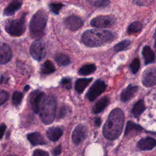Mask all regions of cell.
Masks as SVG:
<instances>
[{
    "mask_svg": "<svg viewBox=\"0 0 156 156\" xmlns=\"http://www.w3.org/2000/svg\"><path fill=\"white\" fill-rule=\"evenodd\" d=\"M124 123V114L120 108L113 109L109 114L105 122L102 133L104 136L108 140L118 138L122 131Z\"/></svg>",
    "mask_w": 156,
    "mask_h": 156,
    "instance_id": "cell-1",
    "label": "cell"
},
{
    "mask_svg": "<svg viewBox=\"0 0 156 156\" xmlns=\"http://www.w3.org/2000/svg\"><path fill=\"white\" fill-rule=\"evenodd\" d=\"M115 39L114 34L107 30L90 29L86 30L82 36V41L90 48L100 47L110 43Z\"/></svg>",
    "mask_w": 156,
    "mask_h": 156,
    "instance_id": "cell-2",
    "label": "cell"
},
{
    "mask_svg": "<svg viewBox=\"0 0 156 156\" xmlns=\"http://www.w3.org/2000/svg\"><path fill=\"white\" fill-rule=\"evenodd\" d=\"M48 15L42 9L38 10L33 15L29 24L30 35L32 38L40 39L44 35Z\"/></svg>",
    "mask_w": 156,
    "mask_h": 156,
    "instance_id": "cell-3",
    "label": "cell"
},
{
    "mask_svg": "<svg viewBox=\"0 0 156 156\" xmlns=\"http://www.w3.org/2000/svg\"><path fill=\"white\" fill-rule=\"evenodd\" d=\"M57 101L53 95L44 96L40 108V117L41 121L49 124L53 122L55 116Z\"/></svg>",
    "mask_w": 156,
    "mask_h": 156,
    "instance_id": "cell-4",
    "label": "cell"
},
{
    "mask_svg": "<svg viewBox=\"0 0 156 156\" xmlns=\"http://www.w3.org/2000/svg\"><path fill=\"white\" fill-rule=\"evenodd\" d=\"M26 16L23 13L18 18L7 21L4 25L5 32L13 37L22 35L26 30Z\"/></svg>",
    "mask_w": 156,
    "mask_h": 156,
    "instance_id": "cell-5",
    "label": "cell"
},
{
    "mask_svg": "<svg viewBox=\"0 0 156 156\" xmlns=\"http://www.w3.org/2000/svg\"><path fill=\"white\" fill-rule=\"evenodd\" d=\"M30 54L34 60H43L47 54L46 47L44 41L41 39L35 40L30 46Z\"/></svg>",
    "mask_w": 156,
    "mask_h": 156,
    "instance_id": "cell-6",
    "label": "cell"
},
{
    "mask_svg": "<svg viewBox=\"0 0 156 156\" xmlns=\"http://www.w3.org/2000/svg\"><path fill=\"white\" fill-rule=\"evenodd\" d=\"M116 21V18L113 15H99L91 20L90 25L98 28H108L113 26Z\"/></svg>",
    "mask_w": 156,
    "mask_h": 156,
    "instance_id": "cell-7",
    "label": "cell"
},
{
    "mask_svg": "<svg viewBox=\"0 0 156 156\" xmlns=\"http://www.w3.org/2000/svg\"><path fill=\"white\" fill-rule=\"evenodd\" d=\"M107 85L102 80H96L88 90L87 97L90 101H94L106 89Z\"/></svg>",
    "mask_w": 156,
    "mask_h": 156,
    "instance_id": "cell-8",
    "label": "cell"
},
{
    "mask_svg": "<svg viewBox=\"0 0 156 156\" xmlns=\"http://www.w3.org/2000/svg\"><path fill=\"white\" fill-rule=\"evenodd\" d=\"M44 96V93L40 90H36L30 93L29 102L32 110L35 113L40 112V106Z\"/></svg>",
    "mask_w": 156,
    "mask_h": 156,
    "instance_id": "cell-9",
    "label": "cell"
},
{
    "mask_svg": "<svg viewBox=\"0 0 156 156\" xmlns=\"http://www.w3.org/2000/svg\"><path fill=\"white\" fill-rule=\"evenodd\" d=\"M142 82L146 87H151L156 83V67L147 68L143 74Z\"/></svg>",
    "mask_w": 156,
    "mask_h": 156,
    "instance_id": "cell-10",
    "label": "cell"
},
{
    "mask_svg": "<svg viewBox=\"0 0 156 156\" xmlns=\"http://www.w3.org/2000/svg\"><path fill=\"white\" fill-rule=\"evenodd\" d=\"M87 128L83 124L77 125L74 129L72 133L73 143L77 145L85 140L87 136Z\"/></svg>",
    "mask_w": 156,
    "mask_h": 156,
    "instance_id": "cell-11",
    "label": "cell"
},
{
    "mask_svg": "<svg viewBox=\"0 0 156 156\" xmlns=\"http://www.w3.org/2000/svg\"><path fill=\"white\" fill-rule=\"evenodd\" d=\"M65 26L71 30H76L80 28L83 24V21L80 18L76 15H71L67 17L65 21Z\"/></svg>",
    "mask_w": 156,
    "mask_h": 156,
    "instance_id": "cell-12",
    "label": "cell"
},
{
    "mask_svg": "<svg viewBox=\"0 0 156 156\" xmlns=\"http://www.w3.org/2000/svg\"><path fill=\"white\" fill-rule=\"evenodd\" d=\"M138 86H135L132 85H129L126 88L122 90L121 93L120 99L121 101L124 102H127L132 99L138 91Z\"/></svg>",
    "mask_w": 156,
    "mask_h": 156,
    "instance_id": "cell-13",
    "label": "cell"
},
{
    "mask_svg": "<svg viewBox=\"0 0 156 156\" xmlns=\"http://www.w3.org/2000/svg\"><path fill=\"white\" fill-rule=\"evenodd\" d=\"M156 146V140L152 137L141 138L136 144L137 147L142 151H150Z\"/></svg>",
    "mask_w": 156,
    "mask_h": 156,
    "instance_id": "cell-14",
    "label": "cell"
},
{
    "mask_svg": "<svg viewBox=\"0 0 156 156\" xmlns=\"http://www.w3.org/2000/svg\"><path fill=\"white\" fill-rule=\"evenodd\" d=\"M12 58V51L9 46L5 43L1 45L0 49V62L1 65L7 63Z\"/></svg>",
    "mask_w": 156,
    "mask_h": 156,
    "instance_id": "cell-15",
    "label": "cell"
},
{
    "mask_svg": "<svg viewBox=\"0 0 156 156\" xmlns=\"http://www.w3.org/2000/svg\"><path fill=\"white\" fill-rule=\"evenodd\" d=\"M46 135L51 141H56L62 136L63 130L59 127H51L47 130Z\"/></svg>",
    "mask_w": 156,
    "mask_h": 156,
    "instance_id": "cell-16",
    "label": "cell"
},
{
    "mask_svg": "<svg viewBox=\"0 0 156 156\" xmlns=\"http://www.w3.org/2000/svg\"><path fill=\"white\" fill-rule=\"evenodd\" d=\"M27 137L29 142L33 146L42 145L46 144V142L45 141L43 136L39 132H33L28 133Z\"/></svg>",
    "mask_w": 156,
    "mask_h": 156,
    "instance_id": "cell-17",
    "label": "cell"
},
{
    "mask_svg": "<svg viewBox=\"0 0 156 156\" xmlns=\"http://www.w3.org/2000/svg\"><path fill=\"white\" fill-rule=\"evenodd\" d=\"M21 7V2L18 0H14L11 2L9 5L4 10L3 15L5 16H10L14 15Z\"/></svg>",
    "mask_w": 156,
    "mask_h": 156,
    "instance_id": "cell-18",
    "label": "cell"
},
{
    "mask_svg": "<svg viewBox=\"0 0 156 156\" xmlns=\"http://www.w3.org/2000/svg\"><path fill=\"white\" fill-rule=\"evenodd\" d=\"M142 130V127L139 124H136L133 121H129L127 122V126L126 127L125 136H132L141 132Z\"/></svg>",
    "mask_w": 156,
    "mask_h": 156,
    "instance_id": "cell-19",
    "label": "cell"
},
{
    "mask_svg": "<svg viewBox=\"0 0 156 156\" xmlns=\"http://www.w3.org/2000/svg\"><path fill=\"white\" fill-rule=\"evenodd\" d=\"M142 55L146 65L153 62L155 59V55L154 51L152 50L151 47L147 45L143 47L142 49Z\"/></svg>",
    "mask_w": 156,
    "mask_h": 156,
    "instance_id": "cell-20",
    "label": "cell"
},
{
    "mask_svg": "<svg viewBox=\"0 0 156 156\" xmlns=\"http://www.w3.org/2000/svg\"><path fill=\"white\" fill-rule=\"evenodd\" d=\"M91 80L92 78H80L77 79L75 83V89L76 91L79 94L82 93Z\"/></svg>",
    "mask_w": 156,
    "mask_h": 156,
    "instance_id": "cell-21",
    "label": "cell"
},
{
    "mask_svg": "<svg viewBox=\"0 0 156 156\" xmlns=\"http://www.w3.org/2000/svg\"><path fill=\"white\" fill-rule=\"evenodd\" d=\"M109 104V98L107 96H105L101 99H99L94 105L93 108V112L94 113H99L102 112L108 105Z\"/></svg>",
    "mask_w": 156,
    "mask_h": 156,
    "instance_id": "cell-22",
    "label": "cell"
},
{
    "mask_svg": "<svg viewBox=\"0 0 156 156\" xmlns=\"http://www.w3.org/2000/svg\"><path fill=\"white\" fill-rule=\"evenodd\" d=\"M145 108L146 107L144 101L140 99L133 105L131 112L135 118H138L141 115V114L144 111Z\"/></svg>",
    "mask_w": 156,
    "mask_h": 156,
    "instance_id": "cell-23",
    "label": "cell"
},
{
    "mask_svg": "<svg viewBox=\"0 0 156 156\" xmlns=\"http://www.w3.org/2000/svg\"><path fill=\"white\" fill-rule=\"evenodd\" d=\"M55 61L59 66H66L70 63V59L69 57L65 54L58 53L54 57Z\"/></svg>",
    "mask_w": 156,
    "mask_h": 156,
    "instance_id": "cell-24",
    "label": "cell"
},
{
    "mask_svg": "<svg viewBox=\"0 0 156 156\" xmlns=\"http://www.w3.org/2000/svg\"><path fill=\"white\" fill-rule=\"evenodd\" d=\"M55 70V68L53 64V63L51 60H46L41 66L40 71L42 74H49Z\"/></svg>",
    "mask_w": 156,
    "mask_h": 156,
    "instance_id": "cell-25",
    "label": "cell"
},
{
    "mask_svg": "<svg viewBox=\"0 0 156 156\" xmlns=\"http://www.w3.org/2000/svg\"><path fill=\"white\" fill-rule=\"evenodd\" d=\"M96 67L95 65L94 64H87L83 66H82L78 71V73L80 75H83V76H87L89 75L96 70Z\"/></svg>",
    "mask_w": 156,
    "mask_h": 156,
    "instance_id": "cell-26",
    "label": "cell"
},
{
    "mask_svg": "<svg viewBox=\"0 0 156 156\" xmlns=\"http://www.w3.org/2000/svg\"><path fill=\"white\" fill-rule=\"evenodd\" d=\"M142 23L140 21H134L131 23L127 29V32L129 34L137 33L142 29Z\"/></svg>",
    "mask_w": 156,
    "mask_h": 156,
    "instance_id": "cell-27",
    "label": "cell"
},
{
    "mask_svg": "<svg viewBox=\"0 0 156 156\" xmlns=\"http://www.w3.org/2000/svg\"><path fill=\"white\" fill-rule=\"evenodd\" d=\"M130 43H131V41L130 40H122V41H120L118 44H116L114 46L113 49L116 52H119V51H124V50L127 49L129 48Z\"/></svg>",
    "mask_w": 156,
    "mask_h": 156,
    "instance_id": "cell-28",
    "label": "cell"
},
{
    "mask_svg": "<svg viewBox=\"0 0 156 156\" xmlns=\"http://www.w3.org/2000/svg\"><path fill=\"white\" fill-rule=\"evenodd\" d=\"M23 94L22 93L16 91L13 93L12 96V102L15 106L18 105L22 101Z\"/></svg>",
    "mask_w": 156,
    "mask_h": 156,
    "instance_id": "cell-29",
    "label": "cell"
},
{
    "mask_svg": "<svg viewBox=\"0 0 156 156\" xmlns=\"http://www.w3.org/2000/svg\"><path fill=\"white\" fill-rule=\"evenodd\" d=\"M140 66V62L138 58H134L129 66L130 70L133 74H135L138 72V71L139 70Z\"/></svg>",
    "mask_w": 156,
    "mask_h": 156,
    "instance_id": "cell-30",
    "label": "cell"
},
{
    "mask_svg": "<svg viewBox=\"0 0 156 156\" xmlns=\"http://www.w3.org/2000/svg\"><path fill=\"white\" fill-rule=\"evenodd\" d=\"M63 5L61 3H51L49 5L50 10L56 15H58L59 13L60 10L63 7Z\"/></svg>",
    "mask_w": 156,
    "mask_h": 156,
    "instance_id": "cell-31",
    "label": "cell"
},
{
    "mask_svg": "<svg viewBox=\"0 0 156 156\" xmlns=\"http://www.w3.org/2000/svg\"><path fill=\"white\" fill-rule=\"evenodd\" d=\"M88 1L93 5L98 7L107 6L110 2V0H88Z\"/></svg>",
    "mask_w": 156,
    "mask_h": 156,
    "instance_id": "cell-32",
    "label": "cell"
},
{
    "mask_svg": "<svg viewBox=\"0 0 156 156\" xmlns=\"http://www.w3.org/2000/svg\"><path fill=\"white\" fill-rule=\"evenodd\" d=\"M9 97V94L5 90H1V96H0V104L2 105L7 101Z\"/></svg>",
    "mask_w": 156,
    "mask_h": 156,
    "instance_id": "cell-33",
    "label": "cell"
},
{
    "mask_svg": "<svg viewBox=\"0 0 156 156\" xmlns=\"http://www.w3.org/2000/svg\"><path fill=\"white\" fill-rule=\"evenodd\" d=\"M62 85L67 90H69L71 88V80L69 77H64L61 80Z\"/></svg>",
    "mask_w": 156,
    "mask_h": 156,
    "instance_id": "cell-34",
    "label": "cell"
},
{
    "mask_svg": "<svg viewBox=\"0 0 156 156\" xmlns=\"http://www.w3.org/2000/svg\"><path fill=\"white\" fill-rule=\"evenodd\" d=\"M32 156H49V154L41 149H36L34 151Z\"/></svg>",
    "mask_w": 156,
    "mask_h": 156,
    "instance_id": "cell-35",
    "label": "cell"
},
{
    "mask_svg": "<svg viewBox=\"0 0 156 156\" xmlns=\"http://www.w3.org/2000/svg\"><path fill=\"white\" fill-rule=\"evenodd\" d=\"M66 111H67V108L66 107V106L65 105H62L60 110H59V112L58 113V118H62L66 113Z\"/></svg>",
    "mask_w": 156,
    "mask_h": 156,
    "instance_id": "cell-36",
    "label": "cell"
},
{
    "mask_svg": "<svg viewBox=\"0 0 156 156\" xmlns=\"http://www.w3.org/2000/svg\"><path fill=\"white\" fill-rule=\"evenodd\" d=\"M52 153L54 156H58L61 153V145H58L55 147L52 151Z\"/></svg>",
    "mask_w": 156,
    "mask_h": 156,
    "instance_id": "cell-37",
    "label": "cell"
},
{
    "mask_svg": "<svg viewBox=\"0 0 156 156\" xmlns=\"http://www.w3.org/2000/svg\"><path fill=\"white\" fill-rule=\"evenodd\" d=\"M6 129V125L4 124V123H2L1 124V126H0V131H1V138H2L4 134V132H5V130Z\"/></svg>",
    "mask_w": 156,
    "mask_h": 156,
    "instance_id": "cell-38",
    "label": "cell"
},
{
    "mask_svg": "<svg viewBox=\"0 0 156 156\" xmlns=\"http://www.w3.org/2000/svg\"><path fill=\"white\" fill-rule=\"evenodd\" d=\"M94 125L96 126H99L101 124V118H99V117H96L94 119Z\"/></svg>",
    "mask_w": 156,
    "mask_h": 156,
    "instance_id": "cell-39",
    "label": "cell"
},
{
    "mask_svg": "<svg viewBox=\"0 0 156 156\" xmlns=\"http://www.w3.org/2000/svg\"><path fill=\"white\" fill-rule=\"evenodd\" d=\"M154 41H155V47L156 48V29L155 30V32L154 34Z\"/></svg>",
    "mask_w": 156,
    "mask_h": 156,
    "instance_id": "cell-40",
    "label": "cell"
},
{
    "mask_svg": "<svg viewBox=\"0 0 156 156\" xmlns=\"http://www.w3.org/2000/svg\"><path fill=\"white\" fill-rule=\"evenodd\" d=\"M29 88H30V87H29L28 85H26L25 87H24V90H25V91H27Z\"/></svg>",
    "mask_w": 156,
    "mask_h": 156,
    "instance_id": "cell-41",
    "label": "cell"
},
{
    "mask_svg": "<svg viewBox=\"0 0 156 156\" xmlns=\"http://www.w3.org/2000/svg\"><path fill=\"white\" fill-rule=\"evenodd\" d=\"M8 156H12V155H8Z\"/></svg>",
    "mask_w": 156,
    "mask_h": 156,
    "instance_id": "cell-42",
    "label": "cell"
}]
</instances>
